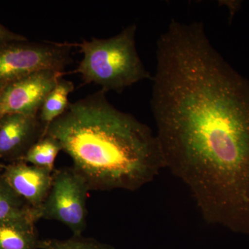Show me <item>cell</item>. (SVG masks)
Segmentation results:
<instances>
[{
    "instance_id": "6da1fadb",
    "label": "cell",
    "mask_w": 249,
    "mask_h": 249,
    "mask_svg": "<svg viewBox=\"0 0 249 249\" xmlns=\"http://www.w3.org/2000/svg\"><path fill=\"white\" fill-rule=\"evenodd\" d=\"M156 62L150 106L165 168L205 222L249 237V80L201 22L172 19Z\"/></svg>"
},
{
    "instance_id": "7a4b0ae2",
    "label": "cell",
    "mask_w": 249,
    "mask_h": 249,
    "mask_svg": "<svg viewBox=\"0 0 249 249\" xmlns=\"http://www.w3.org/2000/svg\"><path fill=\"white\" fill-rule=\"evenodd\" d=\"M46 135L58 141L90 191H136L165 168L156 134L101 89L70 103Z\"/></svg>"
},
{
    "instance_id": "3957f363",
    "label": "cell",
    "mask_w": 249,
    "mask_h": 249,
    "mask_svg": "<svg viewBox=\"0 0 249 249\" xmlns=\"http://www.w3.org/2000/svg\"><path fill=\"white\" fill-rule=\"evenodd\" d=\"M137 26L131 24L109 38L92 37L70 43L71 47H78L83 55L73 73H79L85 83L97 85L106 93H122L139 82L152 80L137 52Z\"/></svg>"
},
{
    "instance_id": "277c9868",
    "label": "cell",
    "mask_w": 249,
    "mask_h": 249,
    "mask_svg": "<svg viewBox=\"0 0 249 249\" xmlns=\"http://www.w3.org/2000/svg\"><path fill=\"white\" fill-rule=\"evenodd\" d=\"M69 42L16 41L0 45V91L10 83L34 72H65L72 62Z\"/></svg>"
},
{
    "instance_id": "5b68a950",
    "label": "cell",
    "mask_w": 249,
    "mask_h": 249,
    "mask_svg": "<svg viewBox=\"0 0 249 249\" xmlns=\"http://www.w3.org/2000/svg\"><path fill=\"white\" fill-rule=\"evenodd\" d=\"M89 191L86 180L73 167L54 170L48 196L36 211L37 220L58 221L68 227L73 235H83Z\"/></svg>"
},
{
    "instance_id": "8992f818",
    "label": "cell",
    "mask_w": 249,
    "mask_h": 249,
    "mask_svg": "<svg viewBox=\"0 0 249 249\" xmlns=\"http://www.w3.org/2000/svg\"><path fill=\"white\" fill-rule=\"evenodd\" d=\"M65 74L42 70L10 83L0 91V119L10 114L38 116L45 98Z\"/></svg>"
},
{
    "instance_id": "52a82bcc",
    "label": "cell",
    "mask_w": 249,
    "mask_h": 249,
    "mask_svg": "<svg viewBox=\"0 0 249 249\" xmlns=\"http://www.w3.org/2000/svg\"><path fill=\"white\" fill-rule=\"evenodd\" d=\"M45 134L38 116L10 114L2 116L0 119V160H20Z\"/></svg>"
},
{
    "instance_id": "ba28073f",
    "label": "cell",
    "mask_w": 249,
    "mask_h": 249,
    "mask_svg": "<svg viewBox=\"0 0 249 249\" xmlns=\"http://www.w3.org/2000/svg\"><path fill=\"white\" fill-rule=\"evenodd\" d=\"M4 169L1 174L3 179L35 210L36 213L48 196L53 172L28 164L22 160L13 162Z\"/></svg>"
},
{
    "instance_id": "9c48e42d",
    "label": "cell",
    "mask_w": 249,
    "mask_h": 249,
    "mask_svg": "<svg viewBox=\"0 0 249 249\" xmlns=\"http://www.w3.org/2000/svg\"><path fill=\"white\" fill-rule=\"evenodd\" d=\"M35 223L30 219L0 222V249H40Z\"/></svg>"
},
{
    "instance_id": "30bf717a",
    "label": "cell",
    "mask_w": 249,
    "mask_h": 249,
    "mask_svg": "<svg viewBox=\"0 0 249 249\" xmlns=\"http://www.w3.org/2000/svg\"><path fill=\"white\" fill-rule=\"evenodd\" d=\"M73 89V83L62 76L45 98L38 114L39 119L45 132L49 126L67 110L70 104L69 96Z\"/></svg>"
},
{
    "instance_id": "8fae6325",
    "label": "cell",
    "mask_w": 249,
    "mask_h": 249,
    "mask_svg": "<svg viewBox=\"0 0 249 249\" xmlns=\"http://www.w3.org/2000/svg\"><path fill=\"white\" fill-rule=\"evenodd\" d=\"M18 219H30L37 222L36 211L18 196L0 178V222Z\"/></svg>"
},
{
    "instance_id": "7c38bea8",
    "label": "cell",
    "mask_w": 249,
    "mask_h": 249,
    "mask_svg": "<svg viewBox=\"0 0 249 249\" xmlns=\"http://www.w3.org/2000/svg\"><path fill=\"white\" fill-rule=\"evenodd\" d=\"M60 151L62 147L58 141L45 135L30 147L20 160L53 173L55 160Z\"/></svg>"
},
{
    "instance_id": "4fadbf2b",
    "label": "cell",
    "mask_w": 249,
    "mask_h": 249,
    "mask_svg": "<svg viewBox=\"0 0 249 249\" xmlns=\"http://www.w3.org/2000/svg\"><path fill=\"white\" fill-rule=\"evenodd\" d=\"M40 249H116L113 246L96 239L74 236L67 240L47 239L41 240Z\"/></svg>"
},
{
    "instance_id": "5bb4252c",
    "label": "cell",
    "mask_w": 249,
    "mask_h": 249,
    "mask_svg": "<svg viewBox=\"0 0 249 249\" xmlns=\"http://www.w3.org/2000/svg\"><path fill=\"white\" fill-rule=\"evenodd\" d=\"M28 40L25 36L16 34L0 24V45L16 41Z\"/></svg>"
},
{
    "instance_id": "9a60e30c",
    "label": "cell",
    "mask_w": 249,
    "mask_h": 249,
    "mask_svg": "<svg viewBox=\"0 0 249 249\" xmlns=\"http://www.w3.org/2000/svg\"><path fill=\"white\" fill-rule=\"evenodd\" d=\"M0 169H1V168H0ZM1 174H0V178H1Z\"/></svg>"
}]
</instances>
